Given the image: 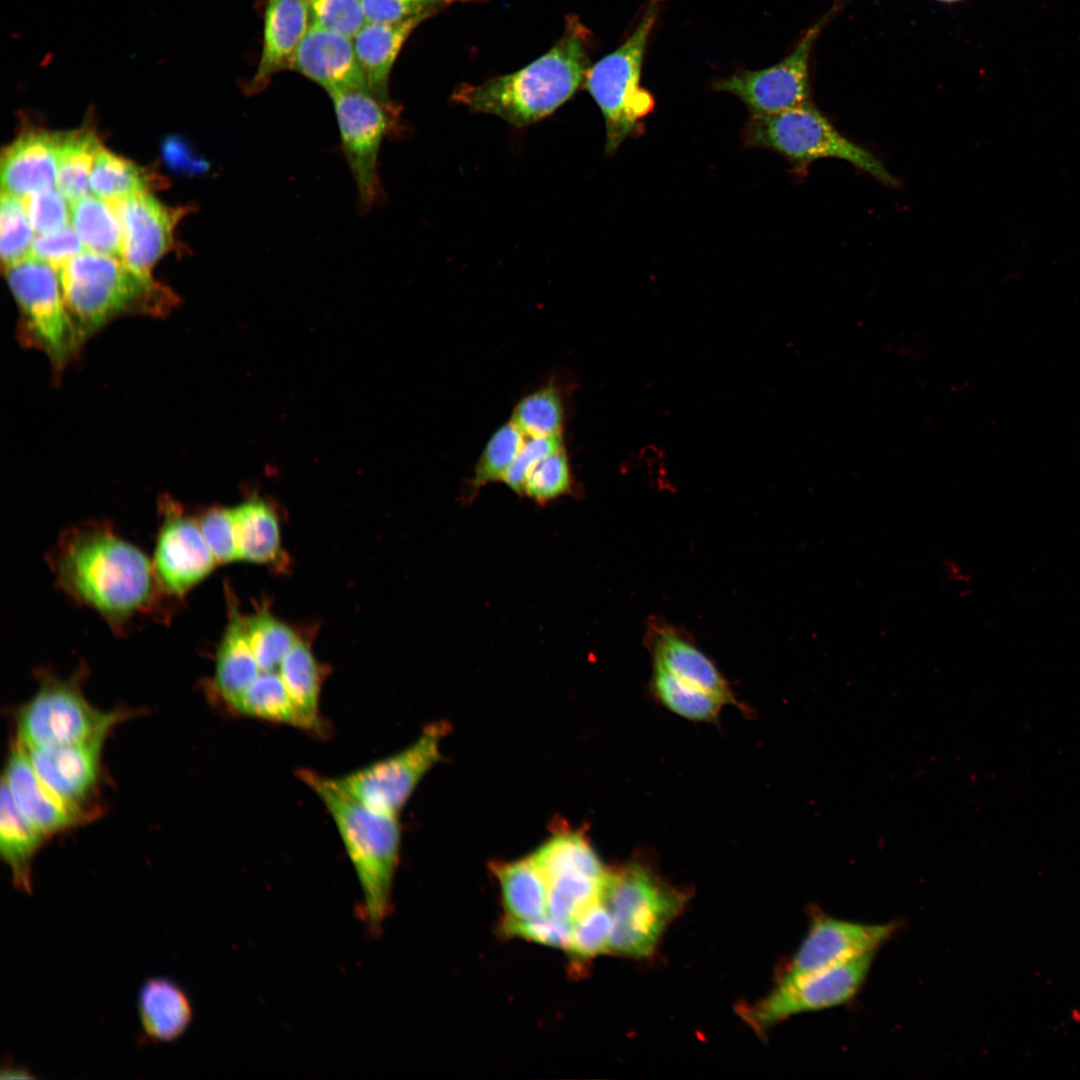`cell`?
<instances>
[{"mask_svg": "<svg viewBox=\"0 0 1080 1080\" xmlns=\"http://www.w3.org/2000/svg\"><path fill=\"white\" fill-rule=\"evenodd\" d=\"M57 586L95 610L115 632L153 610L165 596L152 561L104 521L65 529L48 556Z\"/></svg>", "mask_w": 1080, "mask_h": 1080, "instance_id": "1", "label": "cell"}, {"mask_svg": "<svg viewBox=\"0 0 1080 1080\" xmlns=\"http://www.w3.org/2000/svg\"><path fill=\"white\" fill-rule=\"evenodd\" d=\"M592 34L576 16L567 18L557 42L523 68L480 84L464 83L452 99L470 110L495 115L515 127L555 112L584 85Z\"/></svg>", "mask_w": 1080, "mask_h": 1080, "instance_id": "2", "label": "cell"}, {"mask_svg": "<svg viewBox=\"0 0 1080 1080\" xmlns=\"http://www.w3.org/2000/svg\"><path fill=\"white\" fill-rule=\"evenodd\" d=\"M331 817L354 868L363 898L364 920L376 932L391 908V890L401 846L398 815L374 811L315 771L296 772Z\"/></svg>", "mask_w": 1080, "mask_h": 1080, "instance_id": "3", "label": "cell"}, {"mask_svg": "<svg viewBox=\"0 0 1080 1080\" xmlns=\"http://www.w3.org/2000/svg\"><path fill=\"white\" fill-rule=\"evenodd\" d=\"M58 274L78 344L123 312L154 310L169 299L154 280L142 278L119 257L89 250Z\"/></svg>", "mask_w": 1080, "mask_h": 1080, "instance_id": "4", "label": "cell"}, {"mask_svg": "<svg viewBox=\"0 0 1080 1080\" xmlns=\"http://www.w3.org/2000/svg\"><path fill=\"white\" fill-rule=\"evenodd\" d=\"M661 2L649 0L630 36L587 72L584 87L603 115L607 154L616 152L628 137L638 135L643 119L654 109L653 96L641 87V70Z\"/></svg>", "mask_w": 1080, "mask_h": 1080, "instance_id": "5", "label": "cell"}, {"mask_svg": "<svg viewBox=\"0 0 1080 1080\" xmlns=\"http://www.w3.org/2000/svg\"><path fill=\"white\" fill-rule=\"evenodd\" d=\"M743 140L746 146L780 154L799 172L816 160L837 158L886 185H897L878 157L843 135L810 103L772 115L750 116Z\"/></svg>", "mask_w": 1080, "mask_h": 1080, "instance_id": "6", "label": "cell"}, {"mask_svg": "<svg viewBox=\"0 0 1080 1080\" xmlns=\"http://www.w3.org/2000/svg\"><path fill=\"white\" fill-rule=\"evenodd\" d=\"M604 900L611 915L609 951L643 958L654 952L664 930L684 908L687 895L647 867L632 863L610 873Z\"/></svg>", "mask_w": 1080, "mask_h": 1080, "instance_id": "7", "label": "cell"}, {"mask_svg": "<svg viewBox=\"0 0 1080 1080\" xmlns=\"http://www.w3.org/2000/svg\"><path fill=\"white\" fill-rule=\"evenodd\" d=\"M40 686L18 712L17 740L25 747L82 742L106 736L119 720L118 713H103L84 698L76 675L61 679L39 672Z\"/></svg>", "mask_w": 1080, "mask_h": 1080, "instance_id": "8", "label": "cell"}, {"mask_svg": "<svg viewBox=\"0 0 1080 1080\" xmlns=\"http://www.w3.org/2000/svg\"><path fill=\"white\" fill-rule=\"evenodd\" d=\"M330 98L360 207L368 211L382 193L378 173L380 147L398 120L397 106L382 100L368 87L338 91Z\"/></svg>", "mask_w": 1080, "mask_h": 1080, "instance_id": "9", "label": "cell"}, {"mask_svg": "<svg viewBox=\"0 0 1080 1080\" xmlns=\"http://www.w3.org/2000/svg\"><path fill=\"white\" fill-rule=\"evenodd\" d=\"M874 954L824 970L784 973L775 987L756 1003L743 1006L740 1016L756 1032L797 1014L843 1005L863 986Z\"/></svg>", "mask_w": 1080, "mask_h": 1080, "instance_id": "10", "label": "cell"}, {"mask_svg": "<svg viewBox=\"0 0 1080 1080\" xmlns=\"http://www.w3.org/2000/svg\"><path fill=\"white\" fill-rule=\"evenodd\" d=\"M444 730L441 723L430 724L399 752L332 779L364 806L398 815L423 777L439 762Z\"/></svg>", "mask_w": 1080, "mask_h": 1080, "instance_id": "11", "label": "cell"}, {"mask_svg": "<svg viewBox=\"0 0 1080 1080\" xmlns=\"http://www.w3.org/2000/svg\"><path fill=\"white\" fill-rule=\"evenodd\" d=\"M4 269L26 331L56 363H62L78 343L58 272L33 257Z\"/></svg>", "mask_w": 1080, "mask_h": 1080, "instance_id": "12", "label": "cell"}, {"mask_svg": "<svg viewBox=\"0 0 1080 1080\" xmlns=\"http://www.w3.org/2000/svg\"><path fill=\"white\" fill-rule=\"evenodd\" d=\"M833 15L834 9L811 26L793 51L778 63L760 70L738 71L714 81L713 89L736 96L751 116L772 115L808 103L811 52Z\"/></svg>", "mask_w": 1080, "mask_h": 1080, "instance_id": "13", "label": "cell"}, {"mask_svg": "<svg viewBox=\"0 0 1080 1080\" xmlns=\"http://www.w3.org/2000/svg\"><path fill=\"white\" fill-rule=\"evenodd\" d=\"M161 523L152 565L165 594L182 599L219 565L206 543L197 518L169 497L159 504Z\"/></svg>", "mask_w": 1080, "mask_h": 1080, "instance_id": "14", "label": "cell"}, {"mask_svg": "<svg viewBox=\"0 0 1080 1080\" xmlns=\"http://www.w3.org/2000/svg\"><path fill=\"white\" fill-rule=\"evenodd\" d=\"M896 922L867 924L814 913L786 973H805L875 954L896 931Z\"/></svg>", "mask_w": 1080, "mask_h": 1080, "instance_id": "15", "label": "cell"}, {"mask_svg": "<svg viewBox=\"0 0 1080 1080\" xmlns=\"http://www.w3.org/2000/svg\"><path fill=\"white\" fill-rule=\"evenodd\" d=\"M109 202L122 227L120 259L142 278L153 280L152 269L172 247L173 232L184 211L165 206L149 193Z\"/></svg>", "mask_w": 1080, "mask_h": 1080, "instance_id": "16", "label": "cell"}, {"mask_svg": "<svg viewBox=\"0 0 1080 1080\" xmlns=\"http://www.w3.org/2000/svg\"><path fill=\"white\" fill-rule=\"evenodd\" d=\"M104 739L103 735L70 744L23 745L42 782L80 818L96 789Z\"/></svg>", "mask_w": 1080, "mask_h": 1080, "instance_id": "17", "label": "cell"}, {"mask_svg": "<svg viewBox=\"0 0 1080 1080\" xmlns=\"http://www.w3.org/2000/svg\"><path fill=\"white\" fill-rule=\"evenodd\" d=\"M291 70L319 85L329 96L345 89L368 87L353 38L313 23L294 55Z\"/></svg>", "mask_w": 1080, "mask_h": 1080, "instance_id": "18", "label": "cell"}, {"mask_svg": "<svg viewBox=\"0 0 1080 1080\" xmlns=\"http://www.w3.org/2000/svg\"><path fill=\"white\" fill-rule=\"evenodd\" d=\"M263 16L258 66L244 87L249 95L266 88L275 74L291 70L294 55L311 25L307 0H266Z\"/></svg>", "mask_w": 1080, "mask_h": 1080, "instance_id": "19", "label": "cell"}, {"mask_svg": "<svg viewBox=\"0 0 1080 1080\" xmlns=\"http://www.w3.org/2000/svg\"><path fill=\"white\" fill-rule=\"evenodd\" d=\"M2 781L19 811L46 838L79 821L80 817L42 782L18 740L10 751Z\"/></svg>", "mask_w": 1080, "mask_h": 1080, "instance_id": "20", "label": "cell"}, {"mask_svg": "<svg viewBox=\"0 0 1080 1080\" xmlns=\"http://www.w3.org/2000/svg\"><path fill=\"white\" fill-rule=\"evenodd\" d=\"M61 136L32 131L7 146L1 156L2 192L24 198L54 187Z\"/></svg>", "mask_w": 1080, "mask_h": 1080, "instance_id": "21", "label": "cell"}, {"mask_svg": "<svg viewBox=\"0 0 1080 1080\" xmlns=\"http://www.w3.org/2000/svg\"><path fill=\"white\" fill-rule=\"evenodd\" d=\"M650 648L654 666L743 710L715 664L680 632L665 625L655 626Z\"/></svg>", "mask_w": 1080, "mask_h": 1080, "instance_id": "22", "label": "cell"}, {"mask_svg": "<svg viewBox=\"0 0 1080 1080\" xmlns=\"http://www.w3.org/2000/svg\"><path fill=\"white\" fill-rule=\"evenodd\" d=\"M260 672L249 643L245 616L229 600L228 623L216 650L210 690L230 710Z\"/></svg>", "mask_w": 1080, "mask_h": 1080, "instance_id": "23", "label": "cell"}, {"mask_svg": "<svg viewBox=\"0 0 1080 1080\" xmlns=\"http://www.w3.org/2000/svg\"><path fill=\"white\" fill-rule=\"evenodd\" d=\"M428 16L398 23L365 22L353 37L357 59L368 88L379 98L391 101L389 80L395 61L413 31Z\"/></svg>", "mask_w": 1080, "mask_h": 1080, "instance_id": "24", "label": "cell"}, {"mask_svg": "<svg viewBox=\"0 0 1080 1080\" xmlns=\"http://www.w3.org/2000/svg\"><path fill=\"white\" fill-rule=\"evenodd\" d=\"M137 1008L144 1035L153 1042H171L189 1027L193 1010L189 997L174 981L150 978L141 986Z\"/></svg>", "mask_w": 1080, "mask_h": 1080, "instance_id": "25", "label": "cell"}, {"mask_svg": "<svg viewBox=\"0 0 1080 1080\" xmlns=\"http://www.w3.org/2000/svg\"><path fill=\"white\" fill-rule=\"evenodd\" d=\"M0 852L9 866L17 889L30 894L32 861L46 837L36 829L15 805L8 787L1 782Z\"/></svg>", "mask_w": 1080, "mask_h": 1080, "instance_id": "26", "label": "cell"}, {"mask_svg": "<svg viewBox=\"0 0 1080 1080\" xmlns=\"http://www.w3.org/2000/svg\"><path fill=\"white\" fill-rule=\"evenodd\" d=\"M506 918L530 921L548 915V886L532 856L493 864Z\"/></svg>", "mask_w": 1080, "mask_h": 1080, "instance_id": "27", "label": "cell"}, {"mask_svg": "<svg viewBox=\"0 0 1080 1080\" xmlns=\"http://www.w3.org/2000/svg\"><path fill=\"white\" fill-rule=\"evenodd\" d=\"M238 560L266 564L279 559L281 536L272 507L250 499L231 507Z\"/></svg>", "mask_w": 1080, "mask_h": 1080, "instance_id": "28", "label": "cell"}, {"mask_svg": "<svg viewBox=\"0 0 1080 1080\" xmlns=\"http://www.w3.org/2000/svg\"><path fill=\"white\" fill-rule=\"evenodd\" d=\"M278 671L310 732L321 733L324 728L320 716V695L327 669L317 661L310 645L299 638Z\"/></svg>", "mask_w": 1080, "mask_h": 1080, "instance_id": "29", "label": "cell"}, {"mask_svg": "<svg viewBox=\"0 0 1080 1080\" xmlns=\"http://www.w3.org/2000/svg\"><path fill=\"white\" fill-rule=\"evenodd\" d=\"M230 711L241 716L284 724L310 732L290 697L279 671H261Z\"/></svg>", "mask_w": 1080, "mask_h": 1080, "instance_id": "30", "label": "cell"}, {"mask_svg": "<svg viewBox=\"0 0 1080 1080\" xmlns=\"http://www.w3.org/2000/svg\"><path fill=\"white\" fill-rule=\"evenodd\" d=\"M531 856L546 882L568 872H581L602 879L610 874L583 832H558Z\"/></svg>", "mask_w": 1080, "mask_h": 1080, "instance_id": "31", "label": "cell"}, {"mask_svg": "<svg viewBox=\"0 0 1080 1080\" xmlns=\"http://www.w3.org/2000/svg\"><path fill=\"white\" fill-rule=\"evenodd\" d=\"M70 222L86 250L120 258L122 227L109 201L88 194L70 203Z\"/></svg>", "mask_w": 1080, "mask_h": 1080, "instance_id": "32", "label": "cell"}, {"mask_svg": "<svg viewBox=\"0 0 1080 1080\" xmlns=\"http://www.w3.org/2000/svg\"><path fill=\"white\" fill-rule=\"evenodd\" d=\"M102 148L98 137L91 131L62 133L55 186L69 203L88 195L89 179Z\"/></svg>", "mask_w": 1080, "mask_h": 1080, "instance_id": "33", "label": "cell"}, {"mask_svg": "<svg viewBox=\"0 0 1080 1080\" xmlns=\"http://www.w3.org/2000/svg\"><path fill=\"white\" fill-rule=\"evenodd\" d=\"M651 688L664 707L691 721H716L726 705L717 696L689 685L657 666H654Z\"/></svg>", "mask_w": 1080, "mask_h": 1080, "instance_id": "34", "label": "cell"}, {"mask_svg": "<svg viewBox=\"0 0 1080 1080\" xmlns=\"http://www.w3.org/2000/svg\"><path fill=\"white\" fill-rule=\"evenodd\" d=\"M153 183L152 176L144 168L104 148L96 158L89 179L92 194L106 201L148 193Z\"/></svg>", "mask_w": 1080, "mask_h": 1080, "instance_id": "35", "label": "cell"}, {"mask_svg": "<svg viewBox=\"0 0 1080 1080\" xmlns=\"http://www.w3.org/2000/svg\"><path fill=\"white\" fill-rule=\"evenodd\" d=\"M609 876L602 879L568 872L548 880V915L572 922L584 909L604 899Z\"/></svg>", "mask_w": 1080, "mask_h": 1080, "instance_id": "36", "label": "cell"}, {"mask_svg": "<svg viewBox=\"0 0 1080 1080\" xmlns=\"http://www.w3.org/2000/svg\"><path fill=\"white\" fill-rule=\"evenodd\" d=\"M564 418L561 392L549 382L518 401L511 421L525 436H553L562 434Z\"/></svg>", "mask_w": 1080, "mask_h": 1080, "instance_id": "37", "label": "cell"}, {"mask_svg": "<svg viewBox=\"0 0 1080 1080\" xmlns=\"http://www.w3.org/2000/svg\"><path fill=\"white\" fill-rule=\"evenodd\" d=\"M245 623L249 643L260 670H279L283 659L300 637L265 607L245 616Z\"/></svg>", "mask_w": 1080, "mask_h": 1080, "instance_id": "38", "label": "cell"}, {"mask_svg": "<svg viewBox=\"0 0 1080 1080\" xmlns=\"http://www.w3.org/2000/svg\"><path fill=\"white\" fill-rule=\"evenodd\" d=\"M526 436L512 422L501 425L489 438L475 465L470 490L477 492L487 484L502 481L518 455Z\"/></svg>", "mask_w": 1080, "mask_h": 1080, "instance_id": "39", "label": "cell"}, {"mask_svg": "<svg viewBox=\"0 0 1080 1080\" xmlns=\"http://www.w3.org/2000/svg\"><path fill=\"white\" fill-rule=\"evenodd\" d=\"M23 199L2 192L0 205V254L4 268L30 256L34 242Z\"/></svg>", "mask_w": 1080, "mask_h": 1080, "instance_id": "40", "label": "cell"}, {"mask_svg": "<svg viewBox=\"0 0 1080 1080\" xmlns=\"http://www.w3.org/2000/svg\"><path fill=\"white\" fill-rule=\"evenodd\" d=\"M611 915L604 899L584 909L572 921L568 952L577 960H589L609 951Z\"/></svg>", "mask_w": 1080, "mask_h": 1080, "instance_id": "41", "label": "cell"}, {"mask_svg": "<svg viewBox=\"0 0 1080 1080\" xmlns=\"http://www.w3.org/2000/svg\"><path fill=\"white\" fill-rule=\"evenodd\" d=\"M572 488V473L565 447L540 460L527 474L523 495L546 504Z\"/></svg>", "mask_w": 1080, "mask_h": 1080, "instance_id": "42", "label": "cell"}, {"mask_svg": "<svg viewBox=\"0 0 1080 1080\" xmlns=\"http://www.w3.org/2000/svg\"><path fill=\"white\" fill-rule=\"evenodd\" d=\"M22 199L30 223L38 235L53 233L71 224L70 203L56 186Z\"/></svg>", "mask_w": 1080, "mask_h": 1080, "instance_id": "43", "label": "cell"}, {"mask_svg": "<svg viewBox=\"0 0 1080 1080\" xmlns=\"http://www.w3.org/2000/svg\"><path fill=\"white\" fill-rule=\"evenodd\" d=\"M473 0H362L366 22L398 23L437 14L447 6Z\"/></svg>", "mask_w": 1080, "mask_h": 1080, "instance_id": "44", "label": "cell"}, {"mask_svg": "<svg viewBox=\"0 0 1080 1080\" xmlns=\"http://www.w3.org/2000/svg\"><path fill=\"white\" fill-rule=\"evenodd\" d=\"M196 518L218 564L238 560L231 508L212 507Z\"/></svg>", "mask_w": 1080, "mask_h": 1080, "instance_id": "45", "label": "cell"}, {"mask_svg": "<svg viewBox=\"0 0 1080 1080\" xmlns=\"http://www.w3.org/2000/svg\"><path fill=\"white\" fill-rule=\"evenodd\" d=\"M311 23L349 37L365 24L362 0H307Z\"/></svg>", "mask_w": 1080, "mask_h": 1080, "instance_id": "46", "label": "cell"}, {"mask_svg": "<svg viewBox=\"0 0 1080 1080\" xmlns=\"http://www.w3.org/2000/svg\"><path fill=\"white\" fill-rule=\"evenodd\" d=\"M564 448L563 437L526 436L515 460L506 472L502 482L514 493L523 495V485L529 471L543 458Z\"/></svg>", "mask_w": 1080, "mask_h": 1080, "instance_id": "47", "label": "cell"}, {"mask_svg": "<svg viewBox=\"0 0 1080 1080\" xmlns=\"http://www.w3.org/2000/svg\"><path fill=\"white\" fill-rule=\"evenodd\" d=\"M502 928L506 935L567 951L571 942L572 922L549 915L530 921L505 919Z\"/></svg>", "mask_w": 1080, "mask_h": 1080, "instance_id": "48", "label": "cell"}, {"mask_svg": "<svg viewBox=\"0 0 1080 1080\" xmlns=\"http://www.w3.org/2000/svg\"><path fill=\"white\" fill-rule=\"evenodd\" d=\"M85 250L75 229L68 225L53 233L37 235L29 257L45 262L59 272L71 259Z\"/></svg>", "mask_w": 1080, "mask_h": 1080, "instance_id": "49", "label": "cell"}, {"mask_svg": "<svg viewBox=\"0 0 1080 1080\" xmlns=\"http://www.w3.org/2000/svg\"><path fill=\"white\" fill-rule=\"evenodd\" d=\"M2 1073H3L2 1077H6V1078H10V1077H13V1078H15V1077L30 1078L31 1077V1075L28 1074V1071H26L23 1068H19V1067H13V1068H10V1067L8 1068L7 1067L6 1070H2Z\"/></svg>", "mask_w": 1080, "mask_h": 1080, "instance_id": "50", "label": "cell"}, {"mask_svg": "<svg viewBox=\"0 0 1080 1080\" xmlns=\"http://www.w3.org/2000/svg\"><path fill=\"white\" fill-rule=\"evenodd\" d=\"M939 1H943V2H955V1H959V0H939Z\"/></svg>", "mask_w": 1080, "mask_h": 1080, "instance_id": "51", "label": "cell"}]
</instances>
